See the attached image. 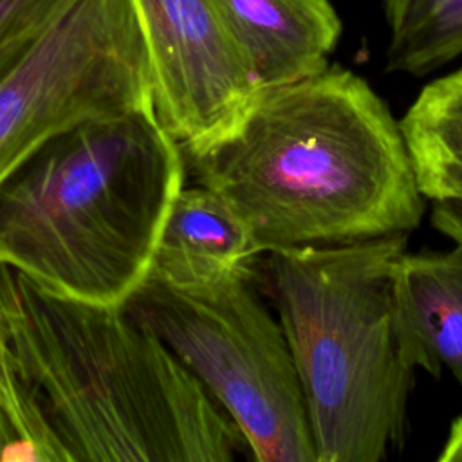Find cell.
<instances>
[{"mask_svg": "<svg viewBox=\"0 0 462 462\" xmlns=\"http://www.w3.org/2000/svg\"><path fill=\"white\" fill-rule=\"evenodd\" d=\"M256 85H287L325 70L343 32L330 0H215Z\"/></svg>", "mask_w": 462, "mask_h": 462, "instance_id": "obj_8", "label": "cell"}, {"mask_svg": "<svg viewBox=\"0 0 462 462\" xmlns=\"http://www.w3.org/2000/svg\"><path fill=\"white\" fill-rule=\"evenodd\" d=\"M0 462H72L0 328Z\"/></svg>", "mask_w": 462, "mask_h": 462, "instance_id": "obj_13", "label": "cell"}, {"mask_svg": "<svg viewBox=\"0 0 462 462\" xmlns=\"http://www.w3.org/2000/svg\"><path fill=\"white\" fill-rule=\"evenodd\" d=\"M431 226L453 244L462 245V204L433 202Z\"/></svg>", "mask_w": 462, "mask_h": 462, "instance_id": "obj_15", "label": "cell"}, {"mask_svg": "<svg viewBox=\"0 0 462 462\" xmlns=\"http://www.w3.org/2000/svg\"><path fill=\"white\" fill-rule=\"evenodd\" d=\"M251 280L177 285L148 274L125 309L197 377L254 460L318 462L292 352Z\"/></svg>", "mask_w": 462, "mask_h": 462, "instance_id": "obj_5", "label": "cell"}, {"mask_svg": "<svg viewBox=\"0 0 462 462\" xmlns=\"http://www.w3.org/2000/svg\"><path fill=\"white\" fill-rule=\"evenodd\" d=\"M262 253L238 211L220 193L199 184L177 195L148 274L177 285L253 278Z\"/></svg>", "mask_w": 462, "mask_h": 462, "instance_id": "obj_10", "label": "cell"}, {"mask_svg": "<svg viewBox=\"0 0 462 462\" xmlns=\"http://www.w3.org/2000/svg\"><path fill=\"white\" fill-rule=\"evenodd\" d=\"M437 458L440 462H462V413L451 422L448 439Z\"/></svg>", "mask_w": 462, "mask_h": 462, "instance_id": "obj_16", "label": "cell"}, {"mask_svg": "<svg viewBox=\"0 0 462 462\" xmlns=\"http://www.w3.org/2000/svg\"><path fill=\"white\" fill-rule=\"evenodd\" d=\"M399 125L424 199L462 204V67L424 85Z\"/></svg>", "mask_w": 462, "mask_h": 462, "instance_id": "obj_11", "label": "cell"}, {"mask_svg": "<svg viewBox=\"0 0 462 462\" xmlns=\"http://www.w3.org/2000/svg\"><path fill=\"white\" fill-rule=\"evenodd\" d=\"M406 245L397 233L267 253L318 462H383L406 440L415 370L392 321V271Z\"/></svg>", "mask_w": 462, "mask_h": 462, "instance_id": "obj_4", "label": "cell"}, {"mask_svg": "<svg viewBox=\"0 0 462 462\" xmlns=\"http://www.w3.org/2000/svg\"><path fill=\"white\" fill-rule=\"evenodd\" d=\"M184 188V150L153 108L88 119L0 182V265L43 289L125 305Z\"/></svg>", "mask_w": 462, "mask_h": 462, "instance_id": "obj_3", "label": "cell"}, {"mask_svg": "<svg viewBox=\"0 0 462 462\" xmlns=\"http://www.w3.org/2000/svg\"><path fill=\"white\" fill-rule=\"evenodd\" d=\"M386 70L426 76L462 54V0H383Z\"/></svg>", "mask_w": 462, "mask_h": 462, "instance_id": "obj_12", "label": "cell"}, {"mask_svg": "<svg viewBox=\"0 0 462 462\" xmlns=\"http://www.w3.org/2000/svg\"><path fill=\"white\" fill-rule=\"evenodd\" d=\"M191 161L263 253L410 235L426 211L399 119L339 65L262 88L235 130Z\"/></svg>", "mask_w": 462, "mask_h": 462, "instance_id": "obj_1", "label": "cell"}, {"mask_svg": "<svg viewBox=\"0 0 462 462\" xmlns=\"http://www.w3.org/2000/svg\"><path fill=\"white\" fill-rule=\"evenodd\" d=\"M392 321L402 359L462 388V245L404 251L392 271Z\"/></svg>", "mask_w": 462, "mask_h": 462, "instance_id": "obj_9", "label": "cell"}, {"mask_svg": "<svg viewBox=\"0 0 462 462\" xmlns=\"http://www.w3.org/2000/svg\"><path fill=\"white\" fill-rule=\"evenodd\" d=\"M152 106L134 0H78L0 72V182L70 126Z\"/></svg>", "mask_w": 462, "mask_h": 462, "instance_id": "obj_6", "label": "cell"}, {"mask_svg": "<svg viewBox=\"0 0 462 462\" xmlns=\"http://www.w3.org/2000/svg\"><path fill=\"white\" fill-rule=\"evenodd\" d=\"M78 0H0V72L18 60Z\"/></svg>", "mask_w": 462, "mask_h": 462, "instance_id": "obj_14", "label": "cell"}, {"mask_svg": "<svg viewBox=\"0 0 462 462\" xmlns=\"http://www.w3.org/2000/svg\"><path fill=\"white\" fill-rule=\"evenodd\" d=\"M152 106L188 157L226 139L260 92L215 0H134Z\"/></svg>", "mask_w": 462, "mask_h": 462, "instance_id": "obj_7", "label": "cell"}, {"mask_svg": "<svg viewBox=\"0 0 462 462\" xmlns=\"http://www.w3.org/2000/svg\"><path fill=\"white\" fill-rule=\"evenodd\" d=\"M0 328L72 462H229L247 448L125 305L61 296L0 265Z\"/></svg>", "mask_w": 462, "mask_h": 462, "instance_id": "obj_2", "label": "cell"}]
</instances>
